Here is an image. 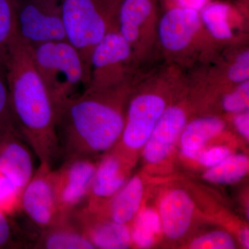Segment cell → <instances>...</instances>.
<instances>
[{"label": "cell", "mask_w": 249, "mask_h": 249, "mask_svg": "<svg viewBox=\"0 0 249 249\" xmlns=\"http://www.w3.org/2000/svg\"><path fill=\"white\" fill-rule=\"evenodd\" d=\"M5 76L23 139L40 163L53 166L60 157L56 130L58 109L36 70L30 47L18 35L11 46Z\"/></svg>", "instance_id": "1"}, {"label": "cell", "mask_w": 249, "mask_h": 249, "mask_svg": "<svg viewBox=\"0 0 249 249\" xmlns=\"http://www.w3.org/2000/svg\"><path fill=\"white\" fill-rule=\"evenodd\" d=\"M124 87L87 89L60 108L56 130L64 160L90 157L114 146L124 130L119 98Z\"/></svg>", "instance_id": "2"}, {"label": "cell", "mask_w": 249, "mask_h": 249, "mask_svg": "<svg viewBox=\"0 0 249 249\" xmlns=\"http://www.w3.org/2000/svg\"><path fill=\"white\" fill-rule=\"evenodd\" d=\"M36 70L60 108L87 89L89 71L78 51L67 40L50 41L29 46Z\"/></svg>", "instance_id": "3"}, {"label": "cell", "mask_w": 249, "mask_h": 249, "mask_svg": "<svg viewBox=\"0 0 249 249\" xmlns=\"http://www.w3.org/2000/svg\"><path fill=\"white\" fill-rule=\"evenodd\" d=\"M121 0H61L66 40L79 52L89 71L90 56L106 34L117 29Z\"/></svg>", "instance_id": "4"}, {"label": "cell", "mask_w": 249, "mask_h": 249, "mask_svg": "<svg viewBox=\"0 0 249 249\" xmlns=\"http://www.w3.org/2000/svg\"><path fill=\"white\" fill-rule=\"evenodd\" d=\"M134 57L132 47L117 29L109 31L93 48L90 56L87 89H107L124 84Z\"/></svg>", "instance_id": "5"}, {"label": "cell", "mask_w": 249, "mask_h": 249, "mask_svg": "<svg viewBox=\"0 0 249 249\" xmlns=\"http://www.w3.org/2000/svg\"><path fill=\"white\" fill-rule=\"evenodd\" d=\"M18 36L28 45L66 40L61 0H15Z\"/></svg>", "instance_id": "6"}, {"label": "cell", "mask_w": 249, "mask_h": 249, "mask_svg": "<svg viewBox=\"0 0 249 249\" xmlns=\"http://www.w3.org/2000/svg\"><path fill=\"white\" fill-rule=\"evenodd\" d=\"M96 165L90 157L65 160L53 170L54 192L60 217L71 215L88 196Z\"/></svg>", "instance_id": "7"}, {"label": "cell", "mask_w": 249, "mask_h": 249, "mask_svg": "<svg viewBox=\"0 0 249 249\" xmlns=\"http://www.w3.org/2000/svg\"><path fill=\"white\" fill-rule=\"evenodd\" d=\"M53 166L40 163L21 196V209L37 227L45 229L60 218L53 184Z\"/></svg>", "instance_id": "8"}, {"label": "cell", "mask_w": 249, "mask_h": 249, "mask_svg": "<svg viewBox=\"0 0 249 249\" xmlns=\"http://www.w3.org/2000/svg\"><path fill=\"white\" fill-rule=\"evenodd\" d=\"M158 3L159 0H121L117 30L130 45L135 57L155 31Z\"/></svg>", "instance_id": "9"}, {"label": "cell", "mask_w": 249, "mask_h": 249, "mask_svg": "<svg viewBox=\"0 0 249 249\" xmlns=\"http://www.w3.org/2000/svg\"><path fill=\"white\" fill-rule=\"evenodd\" d=\"M165 108L164 99L155 93L134 98L129 104L121 136L124 146L137 149L145 145Z\"/></svg>", "instance_id": "10"}, {"label": "cell", "mask_w": 249, "mask_h": 249, "mask_svg": "<svg viewBox=\"0 0 249 249\" xmlns=\"http://www.w3.org/2000/svg\"><path fill=\"white\" fill-rule=\"evenodd\" d=\"M199 11L174 7L166 11L157 24V33L162 47L167 52L178 53L186 51L200 30Z\"/></svg>", "instance_id": "11"}, {"label": "cell", "mask_w": 249, "mask_h": 249, "mask_svg": "<svg viewBox=\"0 0 249 249\" xmlns=\"http://www.w3.org/2000/svg\"><path fill=\"white\" fill-rule=\"evenodd\" d=\"M186 122V114L181 108L176 106L165 108L145 142V160L152 163L164 160L173 149Z\"/></svg>", "instance_id": "12"}, {"label": "cell", "mask_w": 249, "mask_h": 249, "mask_svg": "<svg viewBox=\"0 0 249 249\" xmlns=\"http://www.w3.org/2000/svg\"><path fill=\"white\" fill-rule=\"evenodd\" d=\"M19 135L0 138V172L22 192L35 173L32 155Z\"/></svg>", "instance_id": "13"}, {"label": "cell", "mask_w": 249, "mask_h": 249, "mask_svg": "<svg viewBox=\"0 0 249 249\" xmlns=\"http://www.w3.org/2000/svg\"><path fill=\"white\" fill-rule=\"evenodd\" d=\"M70 216L94 248L124 249L130 245V232L126 224L113 221L92 222L80 207Z\"/></svg>", "instance_id": "14"}, {"label": "cell", "mask_w": 249, "mask_h": 249, "mask_svg": "<svg viewBox=\"0 0 249 249\" xmlns=\"http://www.w3.org/2000/svg\"><path fill=\"white\" fill-rule=\"evenodd\" d=\"M194 203L183 191H172L160 204V215L165 233L177 239L187 231L191 224Z\"/></svg>", "instance_id": "15"}, {"label": "cell", "mask_w": 249, "mask_h": 249, "mask_svg": "<svg viewBox=\"0 0 249 249\" xmlns=\"http://www.w3.org/2000/svg\"><path fill=\"white\" fill-rule=\"evenodd\" d=\"M36 248L46 249H95L71 216L60 217L49 227L42 229Z\"/></svg>", "instance_id": "16"}, {"label": "cell", "mask_w": 249, "mask_h": 249, "mask_svg": "<svg viewBox=\"0 0 249 249\" xmlns=\"http://www.w3.org/2000/svg\"><path fill=\"white\" fill-rule=\"evenodd\" d=\"M125 177L119 157L109 155L96 166L89 194L93 199H108L124 186Z\"/></svg>", "instance_id": "17"}, {"label": "cell", "mask_w": 249, "mask_h": 249, "mask_svg": "<svg viewBox=\"0 0 249 249\" xmlns=\"http://www.w3.org/2000/svg\"><path fill=\"white\" fill-rule=\"evenodd\" d=\"M224 127V122L218 118H203L193 121L186 126L181 134L183 153L189 158H198L204 144L220 133Z\"/></svg>", "instance_id": "18"}, {"label": "cell", "mask_w": 249, "mask_h": 249, "mask_svg": "<svg viewBox=\"0 0 249 249\" xmlns=\"http://www.w3.org/2000/svg\"><path fill=\"white\" fill-rule=\"evenodd\" d=\"M142 196V185L139 178H132L128 183L111 196V221L126 224L133 218L140 207Z\"/></svg>", "instance_id": "19"}, {"label": "cell", "mask_w": 249, "mask_h": 249, "mask_svg": "<svg viewBox=\"0 0 249 249\" xmlns=\"http://www.w3.org/2000/svg\"><path fill=\"white\" fill-rule=\"evenodd\" d=\"M233 11V8L228 3L211 0L199 11L201 24L215 40H230L232 37L230 16Z\"/></svg>", "instance_id": "20"}, {"label": "cell", "mask_w": 249, "mask_h": 249, "mask_svg": "<svg viewBox=\"0 0 249 249\" xmlns=\"http://www.w3.org/2000/svg\"><path fill=\"white\" fill-rule=\"evenodd\" d=\"M18 35L15 0H0V71L3 73Z\"/></svg>", "instance_id": "21"}, {"label": "cell", "mask_w": 249, "mask_h": 249, "mask_svg": "<svg viewBox=\"0 0 249 249\" xmlns=\"http://www.w3.org/2000/svg\"><path fill=\"white\" fill-rule=\"evenodd\" d=\"M249 168L248 157L244 155H229L208 170L204 178L213 183L230 184L242 179L248 173Z\"/></svg>", "instance_id": "22"}, {"label": "cell", "mask_w": 249, "mask_h": 249, "mask_svg": "<svg viewBox=\"0 0 249 249\" xmlns=\"http://www.w3.org/2000/svg\"><path fill=\"white\" fill-rule=\"evenodd\" d=\"M160 228L158 214L152 209L144 210L136 220L132 234V240L141 248H148L153 245Z\"/></svg>", "instance_id": "23"}, {"label": "cell", "mask_w": 249, "mask_h": 249, "mask_svg": "<svg viewBox=\"0 0 249 249\" xmlns=\"http://www.w3.org/2000/svg\"><path fill=\"white\" fill-rule=\"evenodd\" d=\"M11 134L22 137L11 107L6 76L0 71V138Z\"/></svg>", "instance_id": "24"}, {"label": "cell", "mask_w": 249, "mask_h": 249, "mask_svg": "<svg viewBox=\"0 0 249 249\" xmlns=\"http://www.w3.org/2000/svg\"><path fill=\"white\" fill-rule=\"evenodd\" d=\"M21 196L19 188L0 172V211L9 217L22 211Z\"/></svg>", "instance_id": "25"}, {"label": "cell", "mask_w": 249, "mask_h": 249, "mask_svg": "<svg viewBox=\"0 0 249 249\" xmlns=\"http://www.w3.org/2000/svg\"><path fill=\"white\" fill-rule=\"evenodd\" d=\"M190 247L193 249H232L235 245L230 234L215 231L198 237Z\"/></svg>", "instance_id": "26"}, {"label": "cell", "mask_w": 249, "mask_h": 249, "mask_svg": "<svg viewBox=\"0 0 249 249\" xmlns=\"http://www.w3.org/2000/svg\"><path fill=\"white\" fill-rule=\"evenodd\" d=\"M249 80L240 83L235 91L224 98L223 107L229 112H239L249 107Z\"/></svg>", "instance_id": "27"}, {"label": "cell", "mask_w": 249, "mask_h": 249, "mask_svg": "<svg viewBox=\"0 0 249 249\" xmlns=\"http://www.w3.org/2000/svg\"><path fill=\"white\" fill-rule=\"evenodd\" d=\"M228 79L234 83H241L249 80V52L245 50L241 52L230 65L227 71Z\"/></svg>", "instance_id": "28"}, {"label": "cell", "mask_w": 249, "mask_h": 249, "mask_svg": "<svg viewBox=\"0 0 249 249\" xmlns=\"http://www.w3.org/2000/svg\"><path fill=\"white\" fill-rule=\"evenodd\" d=\"M15 241L14 230L9 216L0 211V249L18 247Z\"/></svg>", "instance_id": "29"}, {"label": "cell", "mask_w": 249, "mask_h": 249, "mask_svg": "<svg viewBox=\"0 0 249 249\" xmlns=\"http://www.w3.org/2000/svg\"><path fill=\"white\" fill-rule=\"evenodd\" d=\"M230 154V150L227 147H214L200 153L198 160L201 164L208 167H213L229 157Z\"/></svg>", "instance_id": "30"}, {"label": "cell", "mask_w": 249, "mask_h": 249, "mask_svg": "<svg viewBox=\"0 0 249 249\" xmlns=\"http://www.w3.org/2000/svg\"><path fill=\"white\" fill-rule=\"evenodd\" d=\"M166 9L179 7L200 11L211 0H161Z\"/></svg>", "instance_id": "31"}, {"label": "cell", "mask_w": 249, "mask_h": 249, "mask_svg": "<svg viewBox=\"0 0 249 249\" xmlns=\"http://www.w3.org/2000/svg\"><path fill=\"white\" fill-rule=\"evenodd\" d=\"M235 127L237 130L245 136L246 138L249 137V114L247 112L242 113L236 116L235 119Z\"/></svg>", "instance_id": "32"}, {"label": "cell", "mask_w": 249, "mask_h": 249, "mask_svg": "<svg viewBox=\"0 0 249 249\" xmlns=\"http://www.w3.org/2000/svg\"><path fill=\"white\" fill-rule=\"evenodd\" d=\"M241 239L246 248H249V234L248 229H245L241 233Z\"/></svg>", "instance_id": "33"}]
</instances>
